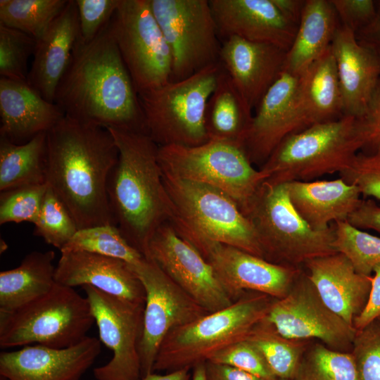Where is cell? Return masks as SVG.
<instances>
[{
	"instance_id": "1",
	"label": "cell",
	"mask_w": 380,
	"mask_h": 380,
	"mask_svg": "<svg viewBox=\"0 0 380 380\" xmlns=\"http://www.w3.org/2000/svg\"><path fill=\"white\" fill-rule=\"evenodd\" d=\"M109 24L89 44L77 42L54 103L83 123L146 133L138 94Z\"/></svg>"
},
{
	"instance_id": "2",
	"label": "cell",
	"mask_w": 380,
	"mask_h": 380,
	"mask_svg": "<svg viewBox=\"0 0 380 380\" xmlns=\"http://www.w3.org/2000/svg\"><path fill=\"white\" fill-rule=\"evenodd\" d=\"M46 144V184L78 229L114 225L106 187L118 150L109 130L65 115L47 132Z\"/></svg>"
},
{
	"instance_id": "3",
	"label": "cell",
	"mask_w": 380,
	"mask_h": 380,
	"mask_svg": "<svg viewBox=\"0 0 380 380\" xmlns=\"http://www.w3.org/2000/svg\"><path fill=\"white\" fill-rule=\"evenodd\" d=\"M106 129L118 150V159L108 175L106 187L113 223L144 255L154 232L172 215L158 161L159 146L144 132Z\"/></svg>"
},
{
	"instance_id": "4",
	"label": "cell",
	"mask_w": 380,
	"mask_h": 380,
	"mask_svg": "<svg viewBox=\"0 0 380 380\" xmlns=\"http://www.w3.org/2000/svg\"><path fill=\"white\" fill-rule=\"evenodd\" d=\"M275 300L265 293L246 291L229 306L172 329L159 348L153 372L191 369L227 346L245 339L266 317Z\"/></svg>"
},
{
	"instance_id": "5",
	"label": "cell",
	"mask_w": 380,
	"mask_h": 380,
	"mask_svg": "<svg viewBox=\"0 0 380 380\" xmlns=\"http://www.w3.org/2000/svg\"><path fill=\"white\" fill-rule=\"evenodd\" d=\"M362 147L358 118L343 115L289 135L260 170L276 182L312 181L342 172Z\"/></svg>"
},
{
	"instance_id": "6",
	"label": "cell",
	"mask_w": 380,
	"mask_h": 380,
	"mask_svg": "<svg viewBox=\"0 0 380 380\" xmlns=\"http://www.w3.org/2000/svg\"><path fill=\"white\" fill-rule=\"evenodd\" d=\"M243 213L270 262L302 268L308 260L337 253L332 225L324 231L310 227L291 204L287 182L265 179Z\"/></svg>"
},
{
	"instance_id": "7",
	"label": "cell",
	"mask_w": 380,
	"mask_h": 380,
	"mask_svg": "<svg viewBox=\"0 0 380 380\" xmlns=\"http://www.w3.org/2000/svg\"><path fill=\"white\" fill-rule=\"evenodd\" d=\"M162 174L171 201L169 222L178 234L230 245L264 258L253 224L229 195L208 184Z\"/></svg>"
},
{
	"instance_id": "8",
	"label": "cell",
	"mask_w": 380,
	"mask_h": 380,
	"mask_svg": "<svg viewBox=\"0 0 380 380\" xmlns=\"http://www.w3.org/2000/svg\"><path fill=\"white\" fill-rule=\"evenodd\" d=\"M95 322L87 297L56 283L34 300L12 311H0L2 349L41 345L53 348L75 346Z\"/></svg>"
},
{
	"instance_id": "9",
	"label": "cell",
	"mask_w": 380,
	"mask_h": 380,
	"mask_svg": "<svg viewBox=\"0 0 380 380\" xmlns=\"http://www.w3.org/2000/svg\"><path fill=\"white\" fill-rule=\"evenodd\" d=\"M221 68L219 62L138 94L146 133L156 144L195 146L209 140L205 110Z\"/></svg>"
},
{
	"instance_id": "10",
	"label": "cell",
	"mask_w": 380,
	"mask_h": 380,
	"mask_svg": "<svg viewBox=\"0 0 380 380\" xmlns=\"http://www.w3.org/2000/svg\"><path fill=\"white\" fill-rule=\"evenodd\" d=\"M162 172L215 187L229 195L241 212L267 176L253 167L243 146L209 139L195 146L158 147Z\"/></svg>"
},
{
	"instance_id": "11",
	"label": "cell",
	"mask_w": 380,
	"mask_h": 380,
	"mask_svg": "<svg viewBox=\"0 0 380 380\" xmlns=\"http://www.w3.org/2000/svg\"><path fill=\"white\" fill-rule=\"evenodd\" d=\"M172 56L170 81L220 62L221 44L209 0H149Z\"/></svg>"
},
{
	"instance_id": "12",
	"label": "cell",
	"mask_w": 380,
	"mask_h": 380,
	"mask_svg": "<svg viewBox=\"0 0 380 380\" xmlns=\"http://www.w3.org/2000/svg\"><path fill=\"white\" fill-rule=\"evenodd\" d=\"M109 26L138 94L171 80L170 51L149 0H120Z\"/></svg>"
},
{
	"instance_id": "13",
	"label": "cell",
	"mask_w": 380,
	"mask_h": 380,
	"mask_svg": "<svg viewBox=\"0 0 380 380\" xmlns=\"http://www.w3.org/2000/svg\"><path fill=\"white\" fill-rule=\"evenodd\" d=\"M145 291L139 353L141 378L153 372L159 348L172 329L208 312L174 282L151 258L130 265Z\"/></svg>"
},
{
	"instance_id": "14",
	"label": "cell",
	"mask_w": 380,
	"mask_h": 380,
	"mask_svg": "<svg viewBox=\"0 0 380 380\" xmlns=\"http://www.w3.org/2000/svg\"><path fill=\"white\" fill-rule=\"evenodd\" d=\"M265 319L286 337L317 341L340 352L352 350L355 329L327 307L303 269Z\"/></svg>"
},
{
	"instance_id": "15",
	"label": "cell",
	"mask_w": 380,
	"mask_h": 380,
	"mask_svg": "<svg viewBox=\"0 0 380 380\" xmlns=\"http://www.w3.org/2000/svg\"><path fill=\"white\" fill-rule=\"evenodd\" d=\"M82 289L99 329V340L113 352L108 363L94 369L96 380H140L139 353L144 305L104 293L91 286Z\"/></svg>"
},
{
	"instance_id": "16",
	"label": "cell",
	"mask_w": 380,
	"mask_h": 380,
	"mask_svg": "<svg viewBox=\"0 0 380 380\" xmlns=\"http://www.w3.org/2000/svg\"><path fill=\"white\" fill-rule=\"evenodd\" d=\"M208 262L230 297L246 291L285 297L302 268L276 264L236 247L196 236L179 234Z\"/></svg>"
},
{
	"instance_id": "17",
	"label": "cell",
	"mask_w": 380,
	"mask_h": 380,
	"mask_svg": "<svg viewBox=\"0 0 380 380\" xmlns=\"http://www.w3.org/2000/svg\"><path fill=\"white\" fill-rule=\"evenodd\" d=\"M144 256L153 260L208 312L224 309L234 301L210 264L178 234L169 221L163 223L154 232Z\"/></svg>"
},
{
	"instance_id": "18",
	"label": "cell",
	"mask_w": 380,
	"mask_h": 380,
	"mask_svg": "<svg viewBox=\"0 0 380 380\" xmlns=\"http://www.w3.org/2000/svg\"><path fill=\"white\" fill-rule=\"evenodd\" d=\"M299 75L284 70L256 107L243 148L250 160L263 163L289 135L305 129L299 111Z\"/></svg>"
},
{
	"instance_id": "19",
	"label": "cell",
	"mask_w": 380,
	"mask_h": 380,
	"mask_svg": "<svg viewBox=\"0 0 380 380\" xmlns=\"http://www.w3.org/2000/svg\"><path fill=\"white\" fill-rule=\"evenodd\" d=\"M100 353V340L91 336L65 348L25 346L0 353V375L11 380H81Z\"/></svg>"
},
{
	"instance_id": "20",
	"label": "cell",
	"mask_w": 380,
	"mask_h": 380,
	"mask_svg": "<svg viewBox=\"0 0 380 380\" xmlns=\"http://www.w3.org/2000/svg\"><path fill=\"white\" fill-rule=\"evenodd\" d=\"M219 37H238L291 48L298 25L287 20L272 0H209Z\"/></svg>"
},
{
	"instance_id": "21",
	"label": "cell",
	"mask_w": 380,
	"mask_h": 380,
	"mask_svg": "<svg viewBox=\"0 0 380 380\" xmlns=\"http://www.w3.org/2000/svg\"><path fill=\"white\" fill-rule=\"evenodd\" d=\"M287 51L238 37L223 39L220 63L253 110L284 71Z\"/></svg>"
},
{
	"instance_id": "22",
	"label": "cell",
	"mask_w": 380,
	"mask_h": 380,
	"mask_svg": "<svg viewBox=\"0 0 380 380\" xmlns=\"http://www.w3.org/2000/svg\"><path fill=\"white\" fill-rule=\"evenodd\" d=\"M343 115L360 118L367 112L380 81V60L350 29L338 27L331 44Z\"/></svg>"
},
{
	"instance_id": "23",
	"label": "cell",
	"mask_w": 380,
	"mask_h": 380,
	"mask_svg": "<svg viewBox=\"0 0 380 380\" xmlns=\"http://www.w3.org/2000/svg\"><path fill=\"white\" fill-rule=\"evenodd\" d=\"M61 253L56 265V283L72 288L91 286L121 299L144 305V289L129 263L84 251Z\"/></svg>"
},
{
	"instance_id": "24",
	"label": "cell",
	"mask_w": 380,
	"mask_h": 380,
	"mask_svg": "<svg viewBox=\"0 0 380 380\" xmlns=\"http://www.w3.org/2000/svg\"><path fill=\"white\" fill-rule=\"evenodd\" d=\"M303 266L324 303L353 327L355 319L367 303L372 276L357 273L340 253L311 259Z\"/></svg>"
},
{
	"instance_id": "25",
	"label": "cell",
	"mask_w": 380,
	"mask_h": 380,
	"mask_svg": "<svg viewBox=\"0 0 380 380\" xmlns=\"http://www.w3.org/2000/svg\"><path fill=\"white\" fill-rule=\"evenodd\" d=\"M64 116L27 82L0 77V137L22 144L47 132Z\"/></svg>"
},
{
	"instance_id": "26",
	"label": "cell",
	"mask_w": 380,
	"mask_h": 380,
	"mask_svg": "<svg viewBox=\"0 0 380 380\" xmlns=\"http://www.w3.org/2000/svg\"><path fill=\"white\" fill-rule=\"evenodd\" d=\"M79 40L75 0H68L45 34L37 40L27 82L46 100L54 103L57 86Z\"/></svg>"
},
{
	"instance_id": "27",
	"label": "cell",
	"mask_w": 380,
	"mask_h": 380,
	"mask_svg": "<svg viewBox=\"0 0 380 380\" xmlns=\"http://www.w3.org/2000/svg\"><path fill=\"white\" fill-rule=\"evenodd\" d=\"M289 196L300 217L316 231L346 221L361 201L357 187L341 177L334 180L287 182Z\"/></svg>"
},
{
	"instance_id": "28",
	"label": "cell",
	"mask_w": 380,
	"mask_h": 380,
	"mask_svg": "<svg viewBox=\"0 0 380 380\" xmlns=\"http://www.w3.org/2000/svg\"><path fill=\"white\" fill-rule=\"evenodd\" d=\"M297 100L305 127L343 115L335 58L331 46L300 75Z\"/></svg>"
},
{
	"instance_id": "29",
	"label": "cell",
	"mask_w": 380,
	"mask_h": 380,
	"mask_svg": "<svg viewBox=\"0 0 380 380\" xmlns=\"http://www.w3.org/2000/svg\"><path fill=\"white\" fill-rule=\"evenodd\" d=\"M337 14L330 1H305L284 70L300 75L331 46L338 28Z\"/></svg>"
},
{
	"instance_id": "30",
	"label": "cell",
	"mask_w": 380,
	"mask_h": 380,
	"mask_svg": "<svg viewBox=\"0 0 380 380\" xmlns=\"http://www.w3.org/2000/svg\"><path fill=\"white\" fill-rule=\"evenodd\" d=\"M53 251H32L20 265L0 272V311L16 310L50 291L56 284Z\"/></svg>"
},
{
	"instance_id": "31",
	"label": "cell",
	"mask_w": 380,
	"mask_h": 380,
	"mask_svg": "<svg viewBox=\"0 0 380 380\" xmlns=\"http://www.w3.org/2000/svg\"><path fill=\"white\" fill-rule=\"evenodd\" d=\"M252 119V110L222 66L206 106L205 127L209 139L243 147Z\"/></svg>"
},
{
	"instance_id": "32",
	"label": "cell",
	"mask_w": 380,
	"mask_h": 380,
	"mask_svg": "<svg viewBox=\"0 0 380 380\" xmlns=\"http://www.w3.org/2000/svg\"><path fill=\"white\" fill-rule=\"evenodd\" d=\"M47 132L14 144L0 137V191L46 184Z\"/></svg>"
},
{
	"instance_id": "33",
	"label": "cell",
	"mask_w": 380,
	"mask_h": 380,
	"mask_svg": "<svg viewBox=\"0 0 380 380\" xmlns=\"http://www.w3.org/2000/svg\"><path fill=\"white\" fill-rule=\"evenodd\" d=\"M262 353L274 374L292 380L308 346L315 340L286 337L265 318L255 324L247 337Z\"/></svg>"
},
{
	"instance_id": "34",
	"label": "cell",
	"mask_w": 380,
	"mask_h": 380,
	"mask_svg": "<svg viewBox=\"0 0 380 380\" xmlns=\"http://www.w3.org/2000/svg\"><path fill=\"white\" fill-rule=\"evenodd\" d=\"M68 0H1L0 24L39 39Z\"/></svg>"
},
{
	"instance_id": "35",
	"label": "cell",
	"mask_w": 380,
	"mask_h": 380,
	"mask_svg": "<svg viewBox=\"0 0 380 380\" xmlns=\"http://www.w3.org/2000/svg\"><path fill=\"white\" fill-rule=\"evenodd\" d=\"M292 380H358L351 353L332 350L313 341L305 351Z\"/></svg>"
},
{
	"instance_id": "36",
	"label": "cell",
	"mask_w": 380,
	"mask_h": 380,
	"mask_svg": "<svg viewBox=\"0 0 380 380\" xmlns=\"http://www.w3.org/2000/svg\"><path fill=\"white\" fill-rule=\"evenodd\" d=\"M60 251L88 252L118 258L132 265L139 263L144 257L113 224L78 229Z\"/></svg>"
},
{
	"instance_id": "37",
	"label": "cell",
	"mask_w": 380,
	"mask_h": 380,
	"mask_svg": "<svg viewBox=\"0 0 380 380\" xmlns=\"http://www.w3.org/2000/svg\"><path fill=\"white\" fill-rule=\"evenodd\" d=\"M332 227L335 251L345 255L357 273L372 276L380 265V237L356 228L347 220L335 222Z\"/></svg>"
},
{
	"instance_id": "38",
	"label": "cell",
	"mask_w": 380,
	"mask_h": 380,
	"mask_svg": "<svg viewBox=\"0 0 380 380\" xmlns=\"http://www.w3.org/2000/svg\"><path fill=\"white\" fill-rule=\"evenodd\" d=\"M34 224V234L42 238L46 243L59 251L78 230L66 207L49 186Z\"/></svg>"
},
{
	"instance_id": "39",
	"label": "cell",
	"mask_w": 380,
	"mask_h": 380,
	"mask_svg": "<svg viewBox=\"0 0 380 380\" xmlns=\"http://www.w3.org/2000/svg\"><path fill=\"white\" fill-rule=\"evenodd\" d=\"M36 44L32 36L0 24V77L27 82V63Z\"/></svg>"
},
{
	"instance_id": "40",
	"label": "cell",
	"mask_w": 380,
	"mask_h": 380,
	"mask_svg": "<svg viewBox=\"0 0 380 380\" xmlns=\"http://www.w3.org/2000/svg\"><path fill=\"white\" fill-rule=\"evenodd\" d=\"M47 184L18 187L0 194V224L9 222L35 223Z\"/></svg>"
},
{
	"instance_id": "41",
	"label": "cell",
	"mask_w": 380,
	"mask_h": 380,
	"mask_svg": "<svg viewBox=\"0 0 380 380\" xmlns=\"http://www.w3.org/2000/svg\"><path fill=\"white\" fill-rule=\"evenodd\" d=\"M207 361L229 365L266 380H277L262 353L247 339L236 341Z\"/></svg>"
},
{
	"instance_id": "42",
	"label": "cell",
	"mask_w": 380,
	"mask_h": 380,
	"mask_svg": "<svg viewBox=\"0 0 380 380\" xmlns=\"http://www.w3.org/2000/svg\"><path fill=\"white\" fill-rule=\"evenodd\" d=\"M350 353L358 380H380V325L376 321L356 331Z\"/></svg>"
},
{
	"instance_id": "43",
	"label": "cell",
	"mask_w": 380,
	"mask_h": 380,
	"mask_svg": "<svg viewBox=\"0 0 380 380\" xmlns=\"http://www.w3.org/2000/svg\"><path fill=\"white\" fill-rule=\"evenodd\" d=\"M340 177L356 186L361 196L380 201V146L358 152Z\"/></svg>"
},
{
	"instance_id": "44",
	"label": "cell",
	"mask_w": 380,
	"mask_h": 380,
	"mask_svg": "<svg viewBox=\"0 0 380 380\" xmlns=\"http://www.w3.org/2000/svg\"><path fill=\"white\" fill-rule=\"evenodd\" d=\"M79 20V42L93 41L109 24L120 0H75Z\"/></svg>"
},
{
	"instance_id": "45",
	"label": "cell",
	"mask_w": 380,
	"mask_h": 380,
	"mask_svg": "<svg viewBox=\"0 0 380 380\" xmlns=\"http://www.w3.org/2000/svg\"><path fill=\"white\" fill-rule=\"evenodd\" d=\"M343 26L355 34L364 32L375 22L378 11L372 0H330Z\"/></svg>"
},
{
	"instance_id": "46",
	"label": "cell",
	"mask_w": 380,
	"mask_h": 380,
	"mask_svg": "<svg viewBox=\"0 0 380 380\" xmlns=\"http://www.w3.org/2000/svg\"><path fill=\"white\" fill-rule=\"evenodd\" d=\"M358 124L362 148L380 146V81L366 113L358 118Z\"/></svg>"
},
{
	"instance_id": "47",
	"label": "cell",
	"mask_w": 380,
	"mask_h": 380,
	"mask_svg": "<svg viewBox=\"0 0 380 380\" xmlns=\"http://www.w3.org/2000/svg\"><path fill=\"white\" fill-rule=\"evenodd\" d=\"M371 280L372 286L367 303L353 322L356 331L364 329L380 316V265L374 268Z\"/></svg>"
},
{
	"instance_id": "48",
	"label": "cell",
	"mask_w": 380,
	"mask_h": 380,
	"mask_svg": "<svg viewBox=\"0 0 380 380\" xmlns=\"http://www.w3.org/2000/svg\"><path fill=\"white\" fill-rule=\"evenodd\" d=\"M347 221L360 229H372L380 233V206L372 199H362Z\"/></svg>"
},
{
	"instance_id": "49",
	"label": "cell",
	"mask_w": 380,
	"mask_h": 380,
	"mask_svg": "<svg viewBox=\"0 0 380 380\" xmlns=\"http://www.w3.org/2000/svg\"><path fill=\"white\" fill-rule=\"evenodd\" d=\"M206 380H266L237 368L215 363L205 362Z\"/></svg>"
},
{
	"instance_id": "50",
	"label": "cell",
	"mask_w": 380,
	"mask_h": 380,
	"mask_svg": "<svg viewBox=\"0 0 380 380\" xmlns=\"http://www.w3.org/2000/svg\"><path fill=\"white\" fill-rule=\"evenodd\" d=\"M281 14L290 22L298 25L305 1L272 0Z\"/></svg>"
},
{
	"instance_id": "51",
	"label": "cell",
	"mask_w": 380,
	"mask_h": 380,
	"mask_svg": "<svg viewBox=\"0 0 380 380\" xmlns=\"http://www.w3.org/2000/svg\"><path fill=\"white\" fill-rule=\"evenodd\" d=\"M362 34L366 39L362 43L371 47L380 60V9L375 22Z\"/></svg>"
},
{
	"instance_id": "52",
	"label": "cell",
	"mask_w": 380,
	"mask_h": 380,
	"mask_svg": "<svg viewBox=\"0 0 380 380\" xmlns=\"http://www.w3.org/2000/svg\"><path fill=\"white\" fill-rule=\"evenodd\" d=\"M190 368H184L165 374H158L153 372L145 376L140 380H190L191 376Z\"/></svg>"
},
{
	"instance_id": "53",
	"label": "cell",
	"mask_w": 380,
	"mask_h": 380,
	"mask_svg": "<svg viewBox=\"0 0 380 380\" xmlns=\"http://www.w3.org/2000/svg\"><path fill=\"white\" fill-rule=\"evenodd\" d=\"M191 380H206L205 372V362L196 365L193 368Z\"/></svg>"
},
{
	"instance_id": "54",
	"label": "cell",
	"mask_w": 380,
	"mask_h": 380,
	"mask_svg": "<svg viewBox=\"0 0 380 380\" xmlns=\"http://www.w3.org/2000/svg\"><path fill=\"white\" fill-rule=\"evenodd\" d=\"M0 380H11L8 378L6 377L5 376L0 375Z\"/></svg>"
},
{
	"instance_id": "55",
	"label": "cell",
	"mask_w": 380,
	"mask_h": 380,
	"mask_svg": "<svg viewBox=\"0 0 380 380\" xmlns=\"http://www.w3.org/2000/svg\"><path fill=\"white\" fill-rule=\"evenodd\" d=\"M375 321H376L380 325V316Z\"/></svg>"
},
{
	"instance_id": "56",
	"label": "cell",
	"mask_w": 380,
	"mask_h": 380,
	"mask_svg": "<svg viewBox=\"0 0 380 380\" xmlns=\"http://www.w3.org/2000/svg\"><path fill=\"white\" fill-rule=\"evenodd\" d=\"M277 380H287V379H278Z\"/></svg>"
}]
</instances>
